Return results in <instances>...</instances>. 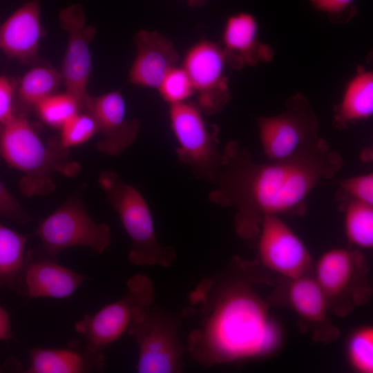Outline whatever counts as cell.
Wrapping results in <instances>:
<instances>
[{
  "mask_svg": "<svg viewBox=\"0 0 373 373\" xmlns=\"http://www.w3.org/2000/svg\"><path fill=\"white\" fill-rule=\"evenodd\" d=\"M134 41L136 53L128 82L157 90L167 73L178 66V52L172 41L157 31L141 30L135 35Z\"/></svg>",
  "mask_w": 373,
  "mask_h": 373,
  "instance_id": "obj_17",
  "label": "cell"
},
{
  "mask_svg": "<svg viewBox=\"0 0 373 373\" xmlns=\"http://www.w3.org/2000/svg\"><path fill=\"white\" fill-rule=\"evenodd\" d=\"M0 154L8 165L24 174L19 185L28 197L53 192V173L73 177L80 170L79 164L69 158L68 149L59 142L46 146L22 113H15L0 126Z\"/></svg>",
  "mask_w": 373,
  "mask_h": 373,
  "instance_id": "obj_3",
  "label": "cell"
},
{
  "mask_svg": "<svg viewBox=\"0 0 373 373\" xmlns=\"http://www.w3.org/2000/svg\"><path fill=\"white\" fill-rule=\"evenodd\" d=\"M196 104L189 102L169 106L172 133L178 144V158L198 178L212 181L219 169L220 151L217 131L210 130Z\"/></svg>",
  "mask_w": 373,
  "mask_h": 373,
  "instance_id": "obj_9",
  "label": "cell"
},
{
  "mask_svg": "<svg viewBox=\"0 0 373 373\" xmlns=\"http://www.w3.org/2000/svg\"><path fill=\"white\" fill-rule=\"evenodd\" d=\"M27 238L0 224V284L12 287L23 266Z\"/></svg>",
  "mask_w": 373,
  "mask_h": 373,
  "instance_id": "obj_23",
  "label": "cell"
},
{
  "mask_svg": "<svg viewBox=\"0 0 373 373\" xmlns=\"http://www.w3.org/2000/svg\"><path fill=\"white\" fill-rule=\"evenodd\" d=\"M59 143L64 149L82 144L98 133L93 117L86 111H79L69 118L60 128Z\"/></svg>",
  "mask_w": 373,
  "mask_h": 373,
  "instance_id": "obj_27",
  "label": "cell"
},
{
  "mask_svg": "<svg viewBox=\"0 0 373 373\" xmlns=\"http://www.w3.org/2000/svg\"><path fill=\"white\" fill-rule=\"evenodd\" d=\"M157 90L169 106L187 102L190 97L195 95L191 81L182 66H176L171 69Z\"/></svg>",
  "mask_w": 373,
  "mask_h": 373,
  "instance_id": "obj_28",
  "label": "cell"
},
{
  "mask_svg": "<svg viewBox=\"0 0 373 373\" xmlns=\"http://www.w3.org/2000/svg\"><path fill=\"white\" fill-rule=\"evenodd\" d=\"M338 186L342 204L353 200L373 205L372 172L341 180L338 182Z\"/></svg>",
  "mask_w": 373,
  "mask_h": 373,
  "instance_id": "obj_29",
  "label": "cell"
},
{
  "mask_svg": "<svg viewBox=\"0 0 373 373\" xmlns=\"http://www.w3.org/2000/svg\"><path fill=\"white\" fill-rule=\"evenodd\" d=\"M19 278L22 292L30 298H67L87 280L44 254L38 258L26 256Z\"/></svg>",
  "mask_w": 373,
  "mask_h": 373,
  "instance_id": "obj_19",
  "label": "cell"
},
{
  "mask_svg": "<svg viewBox=\"0 0 373 373\" xmlns=\"http://www.w3.org/2000/svg\"><path fill=\"white\" fill-rule=\"evenodd\" d=\"M345 212L344 229L347 240L357 247H373V205L358 201L341 204Z\"/></svg>",
  "mask_w": 373,
  "mask_h": 373,
  "instance_id": "obj_24",
  "label": "cell"
},
{
  "mask_svg": "<svg viewBox=\"0 0 373 373\" xmlns=\"http://www.w3.org/2000/svg\"><path fill=\"white\" fill-rule=\"evenodd\" d=\"M12 338L10 316L8 312L0 306V340Z\"/></svg>",
  "mask_w": 373,
  "mask_h": 373,
  "instance_id": "obj_33",
  "label": "cell"
},
{
  "mask_svg": "<svg viewBox=\"0 0 373 373\" xmlns=\"http://www.w3.org/2000/svg\"><path fill=\"white\" fill-rule=\"evenodd\" d=\"M44 35L39 0H30L0 23V50L21 64L35 63Z\"/></svg>",
  "mask_w": 373,
  "mask_h": 373,
  "instance_id": "obj_18",
  "label": "cell"
},
{
  "mask_svg": "<svg viewBox=\"0 0 373 373\" xmlns=\"http://www.w3.org/2000/svg\"><path fill=\"white\" fill-rule=\"evenodd\" d=\"M186 4L192 8H199L204 6L208 0H184Z\"/></svg>",
  "mask_w": 373,
  "mask_h": 373,
  "instance_id": "obj_34",
  "label": "cell"
},
{
  "mask_svg": "<svg viewBox=\"0 0 373 373\" xmlns=\"http://www.w3.org/2000/svg\"><path fill=\"white\" fill-rule=\"evenodd\" d=\"M98 183L131 240L130 262L170 267L175 260V251L157 240L151 210L142 194L113 171L102 172Z\"/></svg>",
  "mask_w": 373,
  "mask_h": 373,
  "instance_id": "obj_4",
  "label": "cell"
},
{
  "mask_svg": "<svg viewBox=\"0 0 373 373\" xmlns=\"http://www.w3.org/2000/svg\"><path fill=\"white\" fill-rule=\"evenodd\" d=\"M258 35V23L251 13L239 12L227 18L220 46L227 66L240 70L271 61L272 48L260 41Z\"/></svg>",
  "mask_w": 373,
  "mask_h": 373,
  "instance_id": "obj_16",
  "label": "cell"
},
{
  "mask_svg": "<svg viewBox=\"0 0 373 373\" xmlns=\"http://www.w3.org/2000/svg\"><path fill=\"white\" fill-rule=\"evenodd\" d=\"M316 10L325 14L334 24L347 23L356 14V0H307Z\"/></svg>",
  "mask_w": 373,
  "mask_h": 373,
  "instance_id": "obj_30",
  "label": "cell"
},
{
  "mask_svg": "<svg viewBox=\"0 0 373 373\" xmlns=\"http://www.w3.org/2000/svg\"><path fill=\"white\" fill-rule=\"evenodd\" d=\"M35 233L41 242L42 254L55 259L61 251L74 246L100 254L112 240L109 226L93 221L77 194L44 219Z\"/></svg>",
  "mask_w": 373,
  "mask_h": 373,
  "instance_id": "obj_7",
  "label": "cell"
},
{
  "mask_svg": "<svg viewBox=\"0 0 373 373\" xmlns=\"http://www.w3.org/2000/svg\"><path fill=\"white\" fill-rule=\"evenodd\" d=\"M61 27L67 33L68 41L60 74L67 93L84 111L89 97L88 82L92 68L90 44L94 39L95 28L86 23V17L79 3H73L59 14Z\"/></svg>",
  "mask_w": 373,
  "mask_h": 373,
  "instance_id": "obj_12",
  "label": "cell"
},
{
  "mask_svg": "<svg viewBox=\"0 0 373 373\" xmlns=\"http://www.w3.org/2000/svg\"><path fill=\"white\" fill-rule=\"evenodd\" d=\"M342 155L318 137L295 155L258 163L238 142H228L209 193V200L236 209L233 224L243 239L256 238L266 214L303 215L306 200L343 167Z\"/></svg>",
  "mask_w": 373,
  "mask_h": 373,
  "instance_id": "obj_1",
  "label": "cell"
},
{
  "mask_svg": "<svg viewBox=\"0 0 373 373\" xmlns=\"http://www.w3.org/2000/svg\"><path fill=\"white\" fill-rule=\"evenodd\" d=\"M255 262L233 258L227 269L200 282L191 293L201 309L186 351L198 363L216 365L259 359L280 348L282 330L255 291Z\"/></svg>",
  "mask_w": 373,
  "mask_h": 373,
  "instance_id": "obj_2",
  "label": "cell"
},
{
  "mask_svg": "<svg viewBox=\"0 0 373 373\" xmlns=\"http://www.w3.org/2000/svg\"><path fill=\"white\" fill-rule=\"evenodd\" d=\"M348 364L358 373L373 372V327L363 325L349 336L346 343Z\"/></svg>",
  "mask_w": 373,
  "mask_h": 373,
  "instance_id": "obj_25",
  "label": "cell"
},
{
  "mask_svg": "<svg viewBox=\"0 0 373 373\" xmlns=\"http://www.w3.org/2000/svg\"><path fill=\"white\" fill-rule=\"evenodd\" d=\"M127 293L93 314H86L75 329L90 349L102 352L119 339L128 328L135 312L152 305L154 287L148 276L136 274L126 283Z\"/></svg>",
  "mask_w": 373,
  "mask_h": 373,
  "instance_id": "obj_10",
  "label": "cell"
},
{
  "mask_svg": "<svg viewBox=\"0 0 373 373\" xmlns=\"http://www.w3.org/2000/svg\"><path fill=\"white\" fill-rule=\"evenodd\" d=\"M17 82L10 77L0 75V126L16 113L15 102Z\"/></svg>",
  "mask_w": 373,
  "mask_h": 373,
  "instance_id": "obj_32",
  "label": "cell"
},
{
  "mask_svg": "<svg viewBox=\"0 0 373 373\" xmlns=\"http://www.w3.org/2000/svg\"><path fill=\"white\" fill-rule=\"evenodd\" d=\"M368 267L358 249L332 248L324 252L314 267V277L323 290L331 312L347 316L370 298Z\"/></svg>",
  "mask_w": 373,
  "mask_h": 373,
  "instance_id": "obj_6",
  "label": "cell"
},
{
  "mask_svg": "<svg viewBox=\"0 0 373 373\" xmlns=\"http://www.w3.org/2000/svg\"><path fill=\"white\" fill-rule=\"evenodd\" d=\"M62 84L60 72L49 66H35L17 84L15 101L25 107L36 106L56 93Z\"/></svg>",
  "mask_w": 373,
  "mask_h": 373,
  "instance_id": "obj_22",
  "label": "cell"
},
{
  "mask_svg": "<svg viewBox=\"0 0 373 373\" xmlns=\"http://www.w3.org/2000/svg\"><path fill=\"white\" fill-rule=\"evenodd\" d=\"M35 108L43 122L57 128H61L69 118L81 111L77 102L66 92L54 93Z\"/></svg>",
  "mask_w": 373,
  "mask_h": 373,
  "instance_id": "obj_26",
  "label": "cell"
},
{
  "mask_svg": "<svg viewBox=\"0 0 373 373\" xmlns=\"http://www.w3.org/2000/svg\"><path fill=\"white\" fill-rule=\"evenodd\" d=\"M373 114V73L358 66L347 82L341 99L334 110L333 125L344 129Z\"/></svg>",
  "mask_w": 373,
  "mask_h": 373,
  "instance_id": "obj_21",
  "label": "cell"
},
{
  "mask_svg": "<svg viewBox=\"0 0 373 373\" xmlns=\"http://www.w3.org/2000/svg\"><path fill=\"white\" fill-rule=\"evenodd\" d=\"M260 262L285 278H294L312 269L307 247L291 228L276 214L263 216L257 236Z\"/></svg>",
  "mask_w": 373,
  "mask_h": 373,
  "instance_id": "obj_13",
  "label": "cell"
},
{
  "mask_svg": "<svg viewBox=\"0 0 373 373\" xmlns=\"http://www.w3.org/2000/svg\"><path fill=\"white\" fill-rule=\"evenodd\" d=\"M0 216L26 224L32 221L31 216L9 192L0 180Z\"/></svg>",
  "mask_w": 373,
  "mask_h": 373,
  "instance_id": "obj_31",
  "label": "cell"
},
{
  "mask_svg": "<svg viewBox=\"0 0 373 373\" xmlns=\"http://www.w3.org/2000/svg\"><path fill=\"white\" fill-rule=\"evenodd\" d=\"M89 113L98 126L102 139L97 149L110 156L124 153L135 142L139 132L137 119L126 117L124 99L119 91L98 96L89 95L84 111Z\"/></svg>",
  "mask_w": 373,
  "mask_h": 373,
  "instance_id": "obj_15",
  "label": "cell"
},
{
  "mask_svg": "<svg viewBox=\"0 0 373 373\" xmlns=\"http://www.w3.org/2000/svg\"><path fill=\"white\" fill-rule=\"evenodd\" d=\"M180 316L152 305L139 309L128 328L138 345L140 373H178L186 351L178 336Z\"/></svg>",
  "mask_w": 373,
  "mask_h": 373,
  "instance_id": "obj_5",
  "label": "cell"
},
{
  "mask_svg": "<svg viewBox=\"0 0 373 373\" xmlns=\"http://www.w3.org/2000/svg\"><path fill=\"white\" fill-rule=\"evenodd\" d=\"M278 293L280 300L296 314L302 327L315 341L332 343L339 337L340 331L329 316L327 300L313 275L285 278Z\"/></svg>",
  "mask_w": 373,
  "mask_h": 373,
  "instance_id": "obj_14",
  "label": "cell"
},
{
  "mask_svg": "<svg viewBox=\"0 0 373 373\" xmlns=\"http://www.w3.org/2000/svg\"><path fill=\"white\" fill-rule=\"evenodd\" d=\"M256 123L267 160L288 158L319 137L317 116L309 100L300 93L289 97L281 113L259 116Z\"/></svg>",
  "mask_w": 373,
  "mask_h": 373,
  "instance_id": "obj_8",
  "label": "cell"
},
{
  "mask_svg": "<svg viewBox=\"0 0 373 373\" xmlns=\"http://www.w3.org/2000/svg\"><path fill=\"white\" fill-rule=\"evenodd\" d=\"M29 373H82L102 372V352L85 348H32L28 351Z\"/></svg>",
  "mask_w": 373,
  "mask_h": 373,
  "instance_id": "obj_20",
  "label": "cell"
},
{
  "mask_svg": "<svg viewBox=\"0 0 373 373\" xmlns=\"http://www.w3.org/2000/svg\"><path fill=\"white\" fill-rule=\"evenodd\" d=\"M182 66L187 73L197 96V106L204 115L220 113L231 99L227 64L220 46L200 40L186 52Z\"/></svg>",
  "mask_w": 373,
  "mask_h": 373,
  "instance_id": "obj_11",
  "label": "cell"
}]
</instances>
